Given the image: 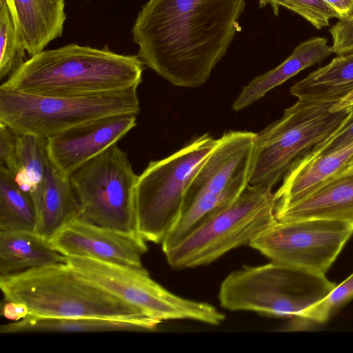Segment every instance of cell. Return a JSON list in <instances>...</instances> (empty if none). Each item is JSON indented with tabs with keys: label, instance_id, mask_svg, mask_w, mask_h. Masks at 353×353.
I'll list each match as a JSON object with an SVG mask.
<instances>
[{
	"label": "cell",
	"instance_id": "ffe728a7",
	"mask_svg": "<svg viewBox=\"0 0 353 353\" xmlns=\"http://www.w3.org/2000/svg\"><path fill=\"white\" fill-rule=\"evenodd\" d=\"M65 258L50 241L35 231H0V278L65 263Z\"/></svg>",
	"mask_w": 353,
	"mask_h": 353
},
{
	"label": "cell",
	"instance_id": "83f0119b",
	"mask_svg": "<svg viewBox=\"0 0 353 353\" xmlns=\"http://www.w3.org/2000/svg\"><path fill=\"white\" fill-rule=\"evenodd\" d=\"M349 112L341 125L324 141L305 154L323 155L353 142V101L347 105Z\"/></svg>",
	"mask_w": 353,
	"mask_h": 353
},
{
	"label": "cell",
	"instance_id": "4dcf8cb0",
	"mask_svg": "<svg viewBox=\"0 0 353 353\" xmlns=\"http://www.w3.org/2000/svg\"><path fill=\"white\" fill-rule=\"evenodd\" d=\"M2 315L14 321L23 319L28 315L27 307L14 301H5L2 307Z\"/></svg>",
	"mask_w": 353,
	"mask_h": 353
},
{
	"label": "cell",
	"instance_id": "7c38bea8",
	"mask_svg": "<svg viewBox=\"0 0 353 353\" xmlns=\"http://www.w3.org/2000/svg\"><path fill=\"white\" fill-rule=\"evenodd\" d=\"M134 114L91 120L46 139L50 161L70 176L85 163L117 143L137 125Z\"/></svg>",
	"mask_w": 353,
	"mask_h": 353
},
{
	"label": "cell",
	"instance_id": "7402d4cb",
	"mask_svg": "<svg viewBox=\"0 0 353 353\" xmlns=\"http://www.w3.org/2000/svg\"><path fill=\"white\" fill-rule=\"evenodd\" d=\"M352 92L353 52L337 55L290 88L299 100L312 102H336Z\"/></svg>",
	"mask_w": 353,
	"mask_h": 353
},
{
	"label": "cell",
	"instance_id": "8fae6325",
	"mask_svg": "<svg viewBox=\"0 0 353 353\" xmlns=\"http://www.w3.org/2000/svg\"><path fill=\"white\" fill-rule=\"evenodd\" d=\"M352 234L353 226L339 221H276L249 246L272 261L325 274Z\"/></svg>",
	"mask_w": 353,
	"mask_h": 353
},
{
	"label": "cell",
	"instance_id": "e0dca14e",
	"mask_svg": "<svg viewBox=\"0 0 353 353\" xmlns=\"http://www.w3.org/2000/svg\"><path fill=\"white\" fill-rule=\"evenodd\" d=\"M26 52L32 57L62 36L65 0H6Z\"/></svg>",
	"mask_w": 353,
	"mask_h": 353
},
{
	"label": "cell",
	"instance_id": "d6986e66",
	"mask_svg": "<svg viewBox=\"0 0 353 353\" xmlns=\"http://www.w3.org/2000/svg\"><path fill=\"white\" fill-rule=\"evenodd\" d=\"M332 53V46L324 37H315L300 43L280 65L244 86L233 103L232 109L239 111L248 107L272 89L304 69L321 62Z\"/></svg>",
	"mask_w": 353,
	"mask_h": 353
},
{
	"label": "cell",
	"instance_id": "5b68a950",
	"mask_svg": "<svg viewBox=\"0 0 353 353\" xmlns=\"http://www.w3.org/2000/svg\"><path fill=\"white\" fill-rule=\"evenodd\" d=\"M335 103L298 99L281 119L256 133L248 184L272 190L296 160L344 121L349 109L332 110Z\"/></svg>",
	"mask_w": 353,
	"mask_h": 353
},
{
	"label": "cell",
	"instance_id": "9a60e30c",
	"mask_svg": "<svg viewBox=\"0 0 353 353\" xmlns=\"http://www.w3.org/2000/svg\"><path fill=\"white\" fill-rule=\"evenodd\" d=\"M278 221L327 219L353 226V165L325 181L311 194L283 208L276 210Z\"/></svg>",
	"mask_w": 353,
	"mask_h": 353
},
{
	"label": "cell",
	"instance_id": "d6a6232c",
	"mask_svg": "<svg viewBox=\"0 0 353 353\" xmlns=\"http://www.w3.org/2000/svg\"><path fill=\"white\" fill-rule=\"evenodd\" d=\"M274 1L275 0H259V7L263 8L265 7L268 3H270L274 9Z\"/></svg>",
	"mask_w": 353,
	"mask_h": 353
},
{
	"label": "cell",
	"instance_id": "4fadbf2b",
	"mask_svg": "<svg viewBox=\"0 0 353 353\" xmlns=\"http://www.w3.org/2000/svg\"><path fill=\"white\" fill-rule=\"evenodd\" d=\"M50 241L65 256L90 258L145 270L141 259L148 247L138 234L102 228L77 217L66 224Z\"/></svg>",
	"mask_w": 353,
	"mask_h": 353
},
{
	"label": "cell",
	"instance_id": "3957f363",
	"mask_svg": "<svg viewBox=\"0 0 353 353\" xmlns=\"http://www.w3.org/2000/svg\"><path fill=\"white\" fill-rule=\"evenodd\" d=\"M0 288L5 301L22 303L27 307L28 315L37 317L147 316L137 307L80 276L65 263L0 278Z\"/></svg>",
	"mask_w": 353,
	"mask_h": 353
},
{
	"label": "cell",
	"instance_id": "6da1fadb",
	"mask_svg": "<svg viewBox=\"0 0 353 353\" xmlns=\"http://www.w3.org/2000/svg\"><path fill=\"white\" fill-rule=\"evenodd\" d=\"M245 0H148L132 28L145 65L176 86L204 84L241 30Z\"/></svg>",
	"mask_w": 353,
	"mask_h": 353
},
{
	"label": "cell",
	"instance_id": "d4e9b609",
	"mask_svg": "<svg viewBox=\"0 0 353 353\" xmlns=\"http://www.w3.org/2000/svg\"><path fill=\"white\" fill-rule=\"evenodd\" d=\"M353 299V273L323 300L303 311L287 325L285 330L305 329L307 325L321 324Z\"/></svg>",
	"mask_w": 353,
	"mask_h": 353
},
{
	"label": "cell",
	"instance_id": "836d02e7",
	"mask_svg": "<svg viewBox=\"0 0 353 353\" xmlns=\"http://www.w3.org/2000/svg\"><path fill=\"white\" fill-rule=\"evenodd\" d=\"M352 165H353V163H352Z\"/></svg>",
	"mask_w": 353,
	"mask_h": 353
},
{
	"label": "cell",
	"instance_id": "f546056e",
	"mask_svg": "<svg viewBox=\"0 0 353 353\" xmlns=\"http://www.w3.org/2000/svg\"><path fill=\"white\" fill-rule=\"evenodd\" d=\"M19 133L0 122V166L6 170L12 167L16 154Z\"/></svg>",
	"mask_w": 353,
	"mask_h": 353
},
{
	"label": "cell",
	"instance_id": "ba28073f",
	"mask_svg": "<svg viewBox=\"0 0 353 353\" xmlns=\"http://www.w3.org/2000/svg\"><path fill=\"white\" fill-rule=\"evenodd\" d=\"M137 88L80 97H47L0 90V122L21 134L47 139L99 118L138 114Z\"/></svg>",
	"mask_w": 353,
	"mask_h": 353
},
{
	"label": "cell",
	"instance_id": "2e32d148",
	"mask_svg": "<svg viewBox=\"0 0 353 353\" xmlns=\"http://www.w3.org/2000/svg\"><path fill=\"white\" fill-rule=\"evenodd\" d=\"M352 163L353 142L323 155L305 154L293 163L285 174L281 185L274 193L276 210L305 198Z\"/></svg>",
	"mask_w": 353,
	"mask_h": 353
},
{
	"label": "cell",
	"instance_id": "9c48e42d",
	"mask_svg": "<svg viewBox=\"0 0 353 353\" xmlns=\"http://www.w3.org/2000/svg\"><path fill=\"white\" fill-rule=\"evenodd\" d=\"M138 176L117 144L85 163L70 176L81 208L79 217L102 228L139 234L135 210Z\"/></svg>",
	"mask_w": 353,
	"mask_h": 353
},
{
	"label": "cell",
	"instance_id": "52a82bcc",
	"mask_svg": "<svg viewBox=\"0 0 353 353\" xmlns=\"http://www.w3.org/2000/svg\"><path fill=\"white\" fill-rule=\"evenodd\" d=\"M272 190L248 185L230 205L205 221L164 253L174 268L208 265L248 245L276 221Z\"/></svg>",
	"mask_w": 353,
	"mask_h": 353
},
{
	"label": "cell",
	"instance_id": "44dd1931",
	"mask_svg": "<svg viewBox=\"0 0 353 353\" xmlns=\"http://www.w3.org/2000/svg\"><path fill=\"white\" fill-rule=\"evenodd\" d=\"M160 323L147 316L124 319L45 318L28 315L21 320L1 325L0 333L150 331Z\"/></svg>",
	"mask_w": 353,
	"mask_h": 353
},
{
	"label": "cell",
	"instance_id": "f1b7e54d",
	"mask_svg": "<svg viewBox=\"0 0 353 353\" xmlns=\"http://www.w3.org/2000/svg\"><path fill=\"white\" fill-rule=\"evenodd\" d=\"M332 38L334 53L343 54L353 52V14L340 19L329 30Z\"/></svg>",
	"mask_w": 353,
	"mask_h": 353
},
{
	"label": "cell",
	"instance_id": "ac0fdd59",
	"mask_svg": "<svg viewBox=\"0 0 353 353\" xmlns=\"http://www.w3.org/2000/svg\"><path fill=\"white\" fill-rule=\"evenodd\" d=\"M35 232L50 241L66 224L79 216L81 208L70 177L51 161L41 191L34 201Z\"/></svg>",
	"mask_w": 353,
	"mask_h": 353
},
{
	"label": "cell",
	"instance_id": "1f68e13d",
	"mask_svg": "<svg viewBox=\"0 0 353 353\" xmlns=\"http://www.w3.org/2000/svg\"><path fill=\"white\" fill-rule=\"evenodd\" d=\"M341 17V19L353 14V0H325Z\"/></svg>",
	"mask_w": 353,
	"mask_h": 353
},
{
	"label": "cell",
	"instance_id": "5bb4252c",
	"mask_svg": "<svg viewBox=\"0 0 353 353\" xmlns=\"http://www.w3.org/2000/svg\"><path fill=\"white\" fill-rule=\"evenodd\" d=\"M256 136L251 132L231 131L217 139L186 191L182 210L199 196L248 184Z\"/></svg>",
	"mask_w": 353,
	"mask_h": 353
},
{
	"label": "cell",
	"instance_id": "603a6c76",
	"mask_svg": "<svg viewBox=\"0 0 353 353\" xmlns=\"http://www.w3.org/2000/svg\"><path fill=\"white\" fill-rule=\"evenodd\" d=\"M49 161L46 139L19 133L14 159L11 168L7 170L18 186L31 196L33 202L41 191Z\"/></svg>",
	"mask_w": 353,
	"mask_h": 353
},
{
	"label": "cell",
	"instance_id": "7a4b0ae2",
	"mask_svg": "<svg viewBox=\"0 0 353 353\" xmlns=\"http://www.w3.org/2000/svg\"><path fill=\"white\" fill-rule=\"evenodd\" d=\"M144 63L125 55L76 43L30 57L0 90L47 97H80L137 88Z\"/></svg>",
	"mask_w": 353,
	"mask_h": 353
},
{
	"label": "cell",
	"instance_id": "277c9868",
	"mask_svg": "<svg viewBox=\"0 0 353 353\" xmlns=\"http://www.w3.org/2000/svg\"><path fill=\"white\" fill-rule=\"evenodd\" d=\"M336 286L323 274L271 261L230 273L221 284L219 300L230 311L293 318L323 300Z\"/></svg>",
	"mask_w": 353,
	"mask_h": 353
},
{
	"label": "cell",
	"instance_id": "30bf717a",
	"mask_svg": "<svg viewBox=\"0 0 353 353\" xmlns=\"http://www.w3.org/2000/svg\"><path fill=\"white\" fill-rule=\"evenodd\" d=\"M65 263L80 276L161 322L190 319L217 325L225 319L208 303L168 291L152 280L146 270L79 256H65Z\"/></svg>",
	"mask_w": 353,
	"mask_h": 353
},
{
	"label": "cell",
	"instance_id": "8992f818",
	"mask_svg": "<svg viewBox=\"0 0 353 353\" xmlns=\"http://www.w3.org/2000/svg\"><path fill=\"white\" fill-rule=\"evenodd\" d=\"M217 139L195 138L170 156L150 161L138 176L135 190L137 232L145 241L161 243L178 221L186 191Z\"/></svg>",
	"mask_w": 353,
	"mask_h": 353
},
{
	"label": "cell",
	"instance_id": "cb8c5ba5",
	"mask_svg": "<svg viewBox=\"0 0 353 353\" xmlns=\"http://www.w3.org/2000/svg\"><path fill=\"white\" fill-rule=\"evenodd\" d=\"M36 210L31 196L0 166V231H35Z\"/></svg>",
	"mask_w": 353,
	"mask_h": 353
},
{
	"label": "cell",
	"instance_id": "484cf974",
	"mask_svg": "<svg viewBox=\"0 0 353 353\" xmlns=\"http://www.w3.org/2000/svg\"><path fill=\"white\" fill-rule=\"evenodd\" d=\"M26 48L6 0H0V79H8L26 61Z\"/></svg>",
	"mask_w": 353,
	"mask_h": 353
},
{
	"label": "cell",
	"instance_id": "4316f807",
	"mask_svg": "<svg viewBox=\"0 0 353 353\" xmlns=\"http://www.w3.org/2000/svg\"><path fill=\"white\" fill-rule=\"evenodd\" d=\"M279 6L298 14L317 30L328 26L332 19H341L325 0H275L273 12L276 16Z\"/></svg>",
	"mask_w": 353,
	"mask_h": 353
}]
</instances>
